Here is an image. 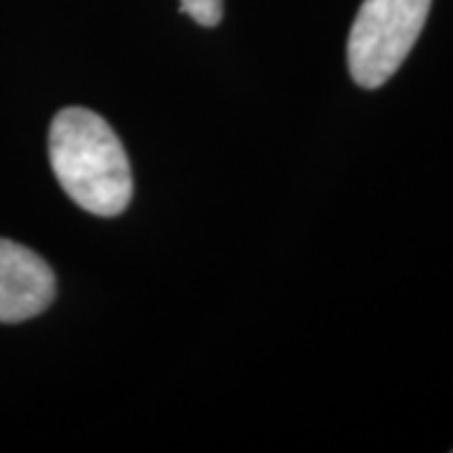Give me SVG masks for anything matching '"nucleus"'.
I'll return each instance as SVG.
<instances>
[{"label": "nucleus", "mask_w": 453, "mask_h": 453, "mask_svg": "<svg viewBox=\"0 0 453 453\" xmlns=\"http://www.w3.org/2000/svg\"><path fill=\"white\" fill-rule=\"evenodd\" d=\"M49 157L61 189L81 210L119 217L134 195L129 157L116 131L98 113L68 106L56 113L49 134Z\"/></svg>", "instance_id": "obj_1"}, {"label": "nucleus", "mask_w": 453, "mask_h": 453, "mask_svg": "<svg viewBox=\"0 0 453 453\" xmlns=\"http://www.w3.org/2000/svg\"><path fill=\"white\" fill-rule=\"evenodd\" d=\"M431 0H363L348 35V68L357 86L393 79L421 35Z\"/></svg>", "instance_id": "obj_2"}, {"label": "nucleus", "mask_w": 453, "mask_h": 453, "mask_svg": "<svg viewBox=\"0 0 453 453\" xmlns=\"http://www.w3.org/2000/svg\"><path fill=\"white\" fill-rule=\"evenodd\" d=\"M56 297V275L33 250L0 237V323H26Z\"/></svg>", "instance_id": "obj_3"}, {"label": "nucleus", "mask_w": 453, "mask_h": 453, "mask_svg": "<svg viewBox=\"0 0 453 453\" xmlns=\"http://www.w3.org/2000/svg\"><path fill=\"white\" fill-rule=\"evenodd\" d=\"M179 11L184 16H189L199 26H217L222 20L225 3L222 0H179Z\"/></svg>", "instance_id": "obj_4"}]
</instances>
